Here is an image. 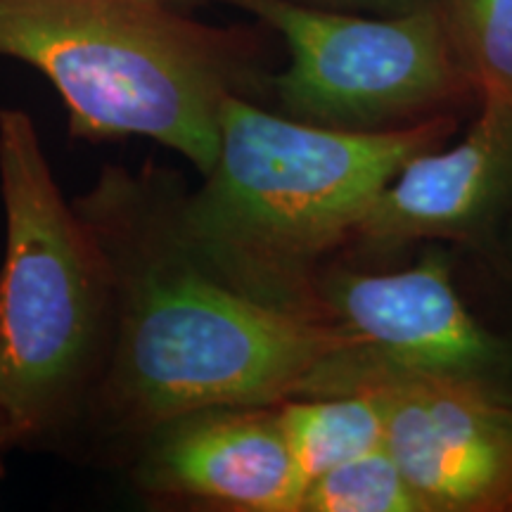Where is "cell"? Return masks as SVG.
Here are the masks:
<instances>
[{
	"label": "cell",
	"instance_id": "6",
	"mask_svg": "<svg viewBox=\"0 0 512 512\" xmlns=\"http://www.w3.org/2000/svg\"><path fill=\"white\" fill-rule=\"evenodd\" d=\"M387 448L427 512L512 510V406L484 382L382 377Z\"/></svg>",
	"mask_w": 512,
	"mask_h": 512
},
{
	"label": "cell",
	"instance_id": "5",
	"mask_svg": "<svg viewBox=\"0 0 512 512\" xmlns=\"http://www.w3.org/2000/svg\"><path fill=\"white\" fill-rule=\"evenodd\" d=\"M211 3L245 10L283 38L290 64L273 88L292 119L375 131L448 114L475 95L441 3L392 17L292 0Z\"/></svg>",
	"mask_w": 512,
	"mask_h": 512
},
{
	"label": "cell",
	"instance_id": "12",
	"mask_svg": "<svg viewBox=\"0 0 512 512\" xmlns=\"http://www.w3.org/2000/svg\"><path fill=\"white\" fill-rule=\"evenodd\" d=\"M299 512H427L387 444L306 486Z\"/></svg>",
	"mask_w": 512,
	"mask_h": 512
},
{
	"label": "cell",
	"instance_id": "9",
	"mask_svg": "<svg viewBox=\"0 0 512 512\" xmlns=\"http://www.w3.org/2000/svg\"><path fill=\"white\" fill-rule=\"evenodd\" d=\"M512 197V117L479 107L465 138L420 152L384 185L356 242L373 249L475 238Z\"/></svg>",
	"mask_w": 512,
	"mask_h": 512
},
{
	"label": "cell",
	"instance_id": "2",
	"mask_svg": "<svg viewBox=\"0 0 512 512\" xmlns=\"http://www.w3.org/2000/svg\"><path fill=\"white\" fill-rule=\"evenodd\" d=\"M456 124L453 114H439L375 131L320 126L230 93L207 181L174 202L178 240L235 290L325 318L316 294L320 261L356 238L396 171L444 145Z\"/></svg>",
	"mask_w": 512,
	"mask_h": 512
},
{
	"label": "cell",
	"instance_id": "8",
	"mask_svg": "<svg viewBox=\"0 0 512 512\" xmlns=\"http://www.w3.org/2000/svg\"><path fill=\"white\" fill-rule=\"evenodd\" d=\"M147 489L247 512H299L302 486L280 406L207 408L147 434Z\"/></svg>",
	"mask_w": 512,
	"mask_h": 512
},
{
	"label": "cell",
	"instance_id": "13",
	"mask_svg": "<svg viewBox=\"0 0 512 512\" xmlns=\"http://www.w3.org/2000/svg\"><path fill=\"white\" fill-rule=\"evenodd\" d=\"M292 3L339 12H358V15L392 17L406 15V12H413L418 8H427V5L439 3V0H292Z\"/></svg>",
	"mask_w": 512,
	"mask_h": 512
},
{
	"label": "cell",
	"instance_id": "1",
	"mask_svg": "<svg viewBox=\"0 0 512 512\" xmlns=\"http://www.w3.org/2000/svg\"><path fill=\"white\" fill-rule=\"evenodd\" d=\"M76 211L112 280V337L93 399L112 432L147 437L195 411L280 406L384 375L332 320L275 309L195 261L155 178L105 171Z\"/></svg>",
	"mask_w": 512,
	"mask_h": 512
},
{
	"label": "cell",
	"instance_id": "7",
	"mask_svg": "<svg viewBox=\"0 0 512 512\" xmlns=\"http://www.w3.org/2000/svg\"><path fill=\"white\" fill-rule=\"evenodd\" d=\"M316 294L323 316L384 373L484 382L503 363V349L467 311L441 252L392 273H320Z\"/></svg>",
	"mask_w": 512,
	"mask_h": 512
},
{
	"label": "cell",
	"instance_id": "4",
	"mask_svg": "<svg viewBox=\"0 0 512 512\" xmlns=\"http://www.w3.org/2000/svg\"><path fill=\"white\" fill-rule=\"evenodd\" d=\"M0 195V418L17 444L62 430L91 396L110 349L112 280L22 110H0Z\"/></svg>",
	"mask_w": 512,
	"mask_h": 512
},
{
	"label": "cell",
	"instance_id": "11",
	"mask_svg": "<svg viewBox=\"0 0 512 512\" xmlns=\"http://www.w3.org/2000/svg\"><path fill=\"white\" fill-rule=\"evenodd\" d=\"M472 91L512 117V0H439Z\"/></svg>",
	"mask_w": 512,
	"mask_h": 512
},
{
	"label": "cell",
	"instance_id": "14",
	"mask_svg": "<svg viewBox=\"0 0 512 512\" xmlns=\"http://www.w3.org/2000/svg\"><path fill=\"white\" fill-rule=\"evenodd\" d=\"M10 444H15V441H12V434L8 430V425H5V420L0 418V448H5Z\"/></svg>",
	"mask_w": 512,
	"mask_h": 512
},
{
	"label": "cell",
	"instance_id": "3",
	"mask_svg": "<svg viewBox=\"0 0 512 512\" xmlns=\"http://www.w3.org/2000/svg\"><path fill=\"white\" fill-rule=\"evenodd\" d=\"M252 48L242 31L185 17L171 0H0V55L53 83L74 136L152 138L202 174Z\"/></svg>",
	"mask_w": 512,
	"mask_h": 512
},
{
	"label": "cell",
	"instance_id": "10",
	"mask_svg": "<svg viewBox=\"0 0 512 512\" xmlns=\"http://www.w3.org/2000/svg\"><path fill=\"white\" fill-rule=\"evenodd\" d=\"M382 377L351 392L280 403L302 496L313 479L387 444Z\"/></svg>",
	"mask_w": 512,
	"mask_h": 512
}]
</instances>
